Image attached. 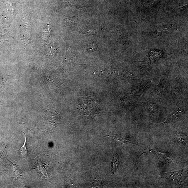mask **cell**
<instances>
[{
  "mask_svg": "<svg viewBox=\"0 0 188 188\" xmlns=\"http://www.w3.org/2000/svg\"><path fill=\"white\" fill-rule=\"evenodd\" d=\"M186 171V170H185L184 169L183 170L173 172H166L165 173H164L161 178L169 179L170 180L179 184L184 180V179L181 178V177H182L184 172Z\"/></svg>",
  "mask_w": 188,
  "mask_h": 188,
  "instance_id": "1",
  "label": "cell"
},
{
  "mask_svg": "<svg viewBox=\"0 0 188 188\" xmlns=\"http://www.w3.org/2000/svg\"><path fill=\"white\" fill-rule=\"evenodd\" d=\"M102 27L96 25L89 26L84 29L83 33L86 35H95L99 32L102 31Z\"/></svg>",
  "mask_w": 188,
  "mask_h": 188,
  "instance_id": "2",
  "label": "cell"
},
{
  "mask_svg": "<svg viewBox=\"0 0 188 188\" xmlns=\"http://www.w3.org/2000/svg\"><path fill=\"white\" fill-rule=\"evenodd\" d=\"M157 155L158 156L159 158L160 159L161 165H163L165 164H167L172 161V159L169 158V157L165 153H161V152H157L155 150Z\"/></svg>",
  "mask_w": 188,
  "mask_h": 188,
  "instance_id": "3",
  "label": "cell"
},
{
  "mask_svg": "<svg viewBox=\"0 0 188 188\" xmlns=\"http://www.w3.org/2000/svg\"><path fill=\"white\" fill-rule=\"evenodd\" d=\"M182 111L181 110H179L178 109L176 110L174 112L173 114L167 118V121L165 122V123H167L169 122L172 121L174 120L177 119L182 116Z\"/></svg>",
  "mask_w": 188,
  "mask_h": 188,
  "instance_id": "4",
  "label": "cell"
},
{
  "mask_svg": "<svg viewBox=\"0 0 188 188\" xmlns=\"http://www.w3.org/2000/svg\"><path fill=\"white\" fill-rule=\"evenodd\" d=\"M86 48L90 51H96L98 50V45L97 43L94 40H91L88 42L86 44Z\"/></svg>",
  "mask_w": 188,
  "mask_h": 188,
  "instance_id": "5",
  "label": "cell"
},
{
  "mask_svg": "<svg viewBox=\"0 0 188 188\" xmlns=\"http://www.w3.org/2000/svg\"><path fill=\"white\" fill-rule=\"evenodd\" d=\"M177 141L179 143L186 145L187 142V137L186 135L183 133H178L176 135Z\"/></svg>",
  "mask_w": 188,
  "mask_h": 188,
  "instance_id": "6",
  "label": "cell"
},
{
  "mask_svg": "<svg viewBox=\"0 0 188 188\" xmlns=\"http://www.w3.org/2000/svg\"><path fill=\"white\" fill-rule=\"evenodd\" d=\"M118 161L117 155H115L113 157L111 165V173L112 174H114L116 172L118 168Z\"/></svg>",
  "mask_w": 188,
  "mask_h": 188,
  "instance_id": "7",
  "label": "cell"
},
{
  "mask_svg": "<svg viewBox=\"0 0 188 188\" xmlns=\"http://www.w3.org/2000/svg\"><path fill=\"white\" fill-rule=\"evenodd\" d=\"M24 133L25 136V142L23 146L21 147V148H20L19 151L22 156L23 157H27V155L28 153L27 150L26 145L27 137L26 135H25V134Z\"/></svg>",
  "mask_w": 188,
  "mask_h": 188,
  "instance_id": "8",
  "label": "cell"
},
{
  "mask_svg": "<svg viewBox=\"0 0 188 188\" xmlns=\"http://www.w3.org/2000/svg\"><path fill=\"white\" fill-rule=\"evenodd\" d=\"M161 56V53H160L158 51H151L150 52V57L152 60H157Z\"/></svg>",
  "mask_w": 188,
  "mask_h": 188,
  "instance_id": "9",
  "label": "cell"
},
{
  "mask_svg": "<svg viewBox=\"0 0 188 188\" xmlns=\"http://www.w3.org/2000/svg\"><path fill=\"white\" fill-rule=\"evenodd\" d=\"M4 78L3 77L2 74L0 73V89L4 85Z\"/></svg>",
  "mask_w": 188,
  "mask_h": 188,
  "instance_id": "10",
  "label": "cell"
}]
</instances>
